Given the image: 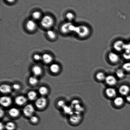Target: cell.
Masks as SVG:
<instances>
[{"instance_id": "6da1fadb", "label": "cell", "mask_w": 130, "mask_h": 130, "mask_svg": "<svg viewBox=\"0 0 130 130\" xmlns=\"http://www.w3.org/2000/svg\"><path fill=\"white\" fill-rule=\"evenodd\" d=\"M74 32L79 37L85 39L90 36L91 33V30L88 25H81L76 26Z\"/></svg>"}, {"instance_id": "7a4b0ae2", "label": "cell", "mask_w": 130, "mask_h": 130, "mask_svg": "<svg viewBox=\"0 0 130 130\" xmlns=\"http://www.w3.org/2000/svg\"><path fill=\"white\" fill-rule=\"evenodd\" d=\"M40 24L43 28L49 29L54 25V20L50 15H46L42 18Z\"/></svg>"}, {"instance_id": "3957f363", "label": "cell", "mask_w": 130, "mask_h": 130, "mask_svg": "<svg viewBox=\"0 0 130 130\" xmlns=\"http://www.w3.org/2000/svg\"><path fill=\"white\" fill-rule=\"evenodd\" d=\"M76 26L71 22L66 23L62 25L61 27V31L63 34H67L71 32H74Z\"/></svg>"}, {"instance_id": "277c9868", "label": "cell", "mask_w": 130, "mask_h": 130, "mask_svg": "<svg viewBox=\"0 0 130 130\" xmlns=\"http://www.w3.org/2000/svg\"><path fill=\"white\" fill-rule=\"evenodd\" d=\"M104 82L108 86L114 87L118 84V79L115 76L109 75L106 76Z\"/></svg>"}, {"instance_id": "5b68a950", "label": "cell", "mask_w": 130, "mask_h": 130, "mask_svg": "<svg viewBox=\"0 0 130 130\" xmlns=\"http://www.w3.org/2000/svg\"><path fill=\"white\" fill-rule=\"evenodd\" d=\"M108 59L110 63L116 64L120 61V57L118 53L114 52H109L108 55Z\"/></svg>"}, {"instance_id": "8992f818", "label": "cell", "mask_w": 130, "mask_h": 130, "mask_svg": "<svg viewBox=\"0 0 130 130\" xmlns=\"http://www.w3.org/2000/svg\"><path fill=\"white\" fill-rule=\"evenodd\" d=\"M125 42L122 40H118L113 43V47L114 50L117 52H120L124 51Z\"/></svg>"}, {"instance_id": "52a82bcc", "label": "cell", "mask_w": 130, "mask_h": 130, "mask_svg": "<svg viewBox=\"0 0 130 130\" xmlns=\"http://www.w3.org/2000/svg\"><path fill=\"white\" fill-rule=\"evenodd\" d=\"M118 92L122 96H126L130 94V87L126 84L120 86L118 90Z\"/></svg>"}, {"instance_id": "ba28073f", "label": "cell", "mask_w": 130, "mask_h": 130, "mask_svg": "<svg viewBox=\"0 0 130 130\" xmlns=\"http://www.w3.org/2000/svg\"><path fill=\"white\" fill-rule=\"evenodd\" d=\"M105 94L106 96L109 98L113 99L117 96V91L113 87L108 86L105 90Z\"/></svg>"}, {"instance_id": "9c48e42d", "label": "cell", "mask_w": 130, "mask_h": 130, "mask_svg": "<svg viewBox=\"0 0 130 130\" xmlns=\"http://www.w3.org/2000/svg\"><path fill=\"white\" fill-rule=\"evenodd\" d=\"M125 99L122 96H117L113 99V103L116 107L120 108L124 106L125 103Z\"/></svg>"}, {"instance_id": "30bf717a", "label": "cell", "mask_w": 130, "mask_h": 130, "mask_svg": "<svg viewBox=\"0 0 130 130\" xmlns=\"http://www.w3.org/2000/svg\"><path fill=\"white\" fill-rule=\"evenodd\" d=\"M34 112V108L31 104H27L25 106L23 109L24 115L27 117H31Z\"/></svg>"}, {"instance_id": "8fae6325", "label": "cell", "mask_w": 130, "mask_h": 130, "mask_svg": "<svg viewBox=\"0 0 130 130\" xmlns=\"http://www.w3.org/2000/svg\"><path fill=\"white\" fill-rule=\"evenodd\" d=\"M35 104L36 106L38 109H42L46 105V99L43 97L39 98L36 101Z\"/></svg>"}, {"instance_id": "7c38bea8", "label": "cell", "mask_w": 130, "mask_h": 130, "mask_svg": "<svg viewBox=\"0 0 130 130\" xmlns=\"http://www.w3.org/2000/svg\"><path fill=\"white\" fill-rule=\"evenodd\" d=\"M26 28L28 31L34 32L36 30L37 25L36 23L34 20H28L26 23Z\"/></svg>"}, {"instance_id": "4fadbf2b", "label": "cell", "mask_w": 130, "mask_h": 130, "mask_svg": "<svg viewBox=\"0 0 130 130\" xmlns=\"http://www.w3.org/2000/svg\"><path fill=\"white\" fill-rule=\"evenodd\" d=\"M70 121L74 124H76L81 122L82 120L81 114L80 113L75 112L70 115Z\"/></svg>"}, {"instance_id": "5bb4252c", "label": "cell", "mask_w": 130, "mask_h": 130, "mask_svg": "<svg viewBox=\"0 0 130 130\" xmlns=\"http://www.w3.org/2000/svg\"><path fill=\"white\" fill-rule=\"evenodd\" d=\"M12 100L11 98L9 96H3L0 99V103L3 106L7 107L10 106L11 104Z\"/></svg>"}, {"instance_id": "9a60e30c", "label": "cell", "mask_w": 130, "mask_h": 130, "mask_svg": "<svg viewBox=\"0 0 130 130\" xmlns=\"http://www.w3.org/2000/svg\"><path fill=\"white\" fill-rule=\"evenodd\" d=\"M126 73L122 68H118L116 71L115 76L118 80L123 79L125 77Z\"/></svg>"}, {"instance_id": "2e32d148", "label": "cell", "mask_w": 130, "mask_h": 130, "mask_svg": "<svg viewBox=\"0 0 130 130\" xmlns=\"http://www.w3.org/2000/svg\"><path fill=\"white\" fill-rule=\"evenodd\" d=\"M53 56L48 53H44L42 55V60L44 63L48 64L51 63L53 61Z\"/></svg>"}, {"instance_id": "e0dca14e", "label": "cell", "mask_w": 130, "mask_h": 130, "mask_svg": "<svg viewBox=\"0 0 130 130\" xmlns=\"http://www.w3.org/2000/svg\"><path fill=\"white\" fill-rule=\"evenodd\" d=\"M15 101L17 105L22 106L26 103L27 99L25 97L21 95L15 98Z\"/></svg>"}, {"instance_id": "ac0fdd59", "label": "cell", "mask_w": 130, "mask_h": 130, "mask_svg": "<svg viewBox=\"0 0 130 130\" xmlns=\"http://www.w3.org/2000/svg\"><path fill=\"white\" fill-rule=\"evenodd\" d=\"M0 91L2 93H9L11 91V88L9 85L4 84L1 85L0 87Z\"/></svg>"}, {"instance_id": "d6986e66", "label": "cell", "mask_w": 130, "mask_h": 130, "mask_svg": "<svg viewBox=\"0 0 130 130\" xmlns=\"http://www.w3.org/2000/svg\"><path fill=\"white\" fill-rule=\"evenodd\" d=\"M107 76L104 73L102 72H99L95 75V78L99 82H103L105 81Z\"/></svg>"}, {"instance_id": "ffe728a7", "label": "cell", "mask_w": 130, "mask_h": 130, "mask_svg": "<svg viewBox=\"0 0 130 130\" xmlns=\"http://www.w3.org/2000/svg\"><path fill=\"white\" fill-rule=\"evenodd\" d=\"M32 71L34 76H38L41 74L42 73V69L39 66H34L32 68Z\"/></svg>"}, {"instance_id": "44dd1931", "label": "cell", "mask_w": 130, "mask_h": 130, "mask_svg": "<svg viewBox=\"0 0 130 130\" xmlns=\"http://www.w3.org/2000/svg\"><path fill=\"white\" fill-rule=\"evenodd\" d=\"M9 114L11 117L15 118L19 115L20 112L18 109L16 108H13L9 109Z\"/></svg>"}, {"instance_id": "7402d4cb", "label": "cell", "mask_w": 130, "mask_h": 130, "mask_svg": "<svg viewBox=\"0 0 130 130\" xmlns=\"http://www.w3.org/2000/svg\"><path fill=\"white\" fill-rule=\"evenodd\" d=\"M50 69L51 72L53 73H57L59 72L60 67L58 64L53 63L52 64L50 67Z\"/></svg>"}, {"instance_id": "603a6c76", "label": "cell", "mask_w": 130, "mask_h": 130, "mask_svg": "<svg viewBox=\"0 0 130 130\" xmlns=\"http://www.w3.org/2000/svg\"><path fill=\"white\" fill-rule=\"evenodd\" d=\"M47 36L49 39L51 40H54L57 37V34L54 31L49 29L46 32Z\"/></svg>"}, {"instance_id": "cb8c5ba5", "label": "cell", "mask_w": 130, "mask_h": 130, "mask_svg": "<svg viewBox=\"0 0 130 130\" xmlns=\"http://www.w3.org/2000/svg\"><path fill=\"white\" fill-rule=\"evenodd\" d=\"M63 112L66 114L72 115L74 113L73 108L71 106L66 105L63 108Z\"/></svg>"}, {"instance_id": "d4e9b609", "label": "cell", "mask_w": 130, "mask_h": 130, "mask_svg": "<svg viewBox=\"0 0 130 130\" xmlns=\"http://www.w3.org/2000/svg\"><path fill=\"white\" fill-rule=\"evenodd\" d=\"M66 18L69 22L73 21L75 18V15L74 14L71 12H68L66 15Z\"/></svg>"}, {"instance_id": "484cf974", "label": "cell", "mask_w": 130, "mask_h": 130, "mask_svg": "<svg viewBox=\"0 0 130 130\" xmlns=\"http://www.w3.org/2000/svg\"><path fill=\"white\" fill-rule=\"evenodd\" d=\"M27 96L29 100H35L37 96L36 93L35 91H31L28 93Z\"/></svg>"}, {"instance_id": "4316f807", "label": "cell", "mask_w": 130, "mask_h": 130, "mask_svg": "<svg viewBox=\"0 0 130 130\" xmlns=\"http://www.w3.org/2000/svg\"><path fill=\"white\" fill-rule=\"evenodd\" d=\"M126 73H130V62H128L123 64L122 66V68Z\"/></svg>"}, {"instance_id": "83f0119b", "label": "cell", "mask_w": 130, "mask_h": 130, "mask_svg": "<svg viewBox=\"0 0 130 130\" xmlns=\"http://www.w3.org/2000/svg\"><path fill=\"white\" fill-rule=\"evenodd\" d=\"M42 14L40 11H34L32 14V16L33 19L35 20H39L41 18Z\"/></svg>"}, {"instance_id": "f1b7e54d", "label": "cell", "mask_w": 130, "mask_h": 130, "mask_svg": "<svg viewBox=\"0 0 130 130\" xmlns=\"http://www.w3.org/2000/svg\"><path fill=\"white\" fill-rule=\"evenodd\" d=\"M39 94L42 95H46L48 92V89L44 86H42L39 88Z\"/></svg>"}, {"instance_id": "f546056e", "label": "cell", "mask_w": 130, "mask_h": 130, "mask_svg": "<svg viewBox=\"0 0 130 130\" xmlns=\"http://www.w3.org/2000/svg\"><path fill=\"white\" fill-rule=\"evenodd\" d=\"M5 128L7 130H13L15 128V125L12 122H8L5 125Z\"/></svg>"}, {"instance_id": "4dcf8cb0", "label": "cell", "mask_w": 130, "mask_h": 130, "mask_svg": "<svg viewBox=\"0 0 130 130\" xmlns=\"http://www.w3.org/2000/svg\"><path fill=\"white\" fill-rule=\"evenodd\" d=\"M29 82L30 84L34 85L37 83L38 82V80L36 76H32L29 78Z\"/></svg>"}, {"instance_id": "1f68e13d", "label": "cell", "mask_w": 130, "mask_h": 130, "mask_svg": "<svg viewBox=\"0 0 130 130\" xmlns=\"http://www.w3.org/2000/svg\"><path fill=\"white\" fill-rule=\"evenodd\" d=\"M123 56L124 59L128 61L130 60V53L124 52L123 54Z\"/></svg>"}, {"instance_id": "d6a6232c", "label": "cell", "mask_w": 130, "mask_h": 130, "mask_svg": "<svg viewBox=\"0 0 130 130\" xmlns=\"http://www.w3.org/2000/svg\"><path fill=\"white\" fill-rule=\"evenodd\" d=\"M124 51L130 53V43H125Z\"/></svg>"}, {"instance_id": "836d02e7", "label": "cell", "mask_w": 130, "mask_h": 130, "mask_svg": "<svg viewBox=\"0 0 130 130\" xmlns=\"http://www.w3.org/2000/svg\"><path fill=\"white\" fill-rule=\"evenodd\" d=\"M34 58L35 61H39L42 60V56L38 54H35L34 55Z\"/></svg>"}, {"instance_id": "e575fe53", "label": "cell", "mask_w": 130, "mask_h": 130, "mask_svg": "<svg viewBox=\"0 0 130 130\" xmlns=\"http://www.w3.org/2000/svg\"><path fill=\"white\" fill-rule=\"evenodd\" d=\"M30 121L33 123H36L38 122V119L37 117L35 116H32L30 117Z\"/></svg>"}, {"instance_id": "d590c367", "label": "cell", "mask_w": 130, "mask_h": 130, "mask_svg": "<svg viewBox=\"0 0 130 130\" xmlns=\"http://www.w3.org/2000/svg\"><path fill=\"white\" fill-rule=\"evenodd\" d=\"M58 105L59 107L63 108L66 106L65 102L63 100H60L58 102Z\"/></svg>"}, {"instance_id": "8d00e7d4", "label": "cell", "mask_w": 130, "mask_h": 130, "mask_svg": "<svg viewBox=\"0 0 130 130\" xmlns=\"http://www.w3.org/2000/svg\"><path fill=\"white\" fill-rule=\"evenodd\" d=\"M13 88L14 89V90H19V89L20 88V85H19V84H15L13 85Z\"/></svg>"}, {"instance_id": "74e56055", "label": "cell", "mask_w": 130, "mask_h": 130, "mask_svg": "<svg viewBox=\"0 0 130 130\" xmlns=\"http://www.w3.org/2000/svg\"><path fill=\"white\" fill-rule=\"evenodd\" d=\"M125 100L127 103L130 104V94L125 96Z\"/></svg>"}, {"instance_id": "f35d334b", "label": "cell", "mask_w": 130, "mask_h": 130, "mask_svg": "<svg viewBox=\"0 0 130 130\" xmlns=\"http://www.w3.org/2000/svg\"><path fill=\"white\" fill-rule=\"evenodd\" d=\"M6 1L10 3H12L14 2L15 0H6Z\"/></svg>"}, {"instance_id": "ab89813d", "label": "cell", "mask_w": 130, "mask_h": 130, "mask_svg": "<svg viewBox=\"0 0 130 130\" xmlns=\"http://www.w3.org/2000/svg\"><path fill=\"white\" fill-rule=\"evenodd\" d=\"M4 111H3L2 110V109H1V118L2 117L3 115Z\"/></svg>"}, {"instance_id": "60d3db41", "label": "cell", "mask_w": 130, "mask_h": 130, "mask_svg": "<svg viewBox=\"0 0 130 130\" xmlns=\"http://www.w3.org/2000/svg\"><path fill=\"white\" fill-rule=\"evenodd\" d=\"M4 128V126L3 124H2V123H1V130H2Z\"/></svg>"}]
</instances>
